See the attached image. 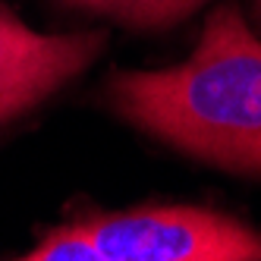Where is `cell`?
Masks as SVG:
<instances>
[{
    "instance_id": "8992f818",
    "label": "cell",
    "mask_w": 261,
    "mask_h": 261,
    "mask_svg": "<svg viewBox=\"0 0 261 261\" xmlns=\"http://www.w3.org/2000/svg\"><path fill=\"white\" fill-rule=\"evenodd\" d=\"M255 16H258V22H261V0H255Z\"/></svg>"
},
{
    "instance_id": "6da1fadb",
    "label": "cell",
    "mask_w": 261,
    "mask_h": 261,
    "mask_svg": "<svg viewBox=\"0 0 261 261\" xmlns=\"http://www.w3.org/2000/svg\"><path fill=\"white\" fill-rule=\"evenodd\" d=\"M107 95L126 123L176 151L261 176V41L233 4L208 16L186 63L114 72Z\"/></svg>"
},
{
    "instance_id": "277c9868",
    "label": "cell",
    "mask_w": 261,
    "mask_h": 261,
    "mask_svg": "<svg viewBox=\"0 0 261 261\" xmlns=\"http://www.w3.org/2000/svg\"><path fill=\"white\" fill-rule=\"evenodd\" d=\"M63 4L110 16L136 29H170L192 16L204 0H63Z\"/></svg>"
},
{
    "instance_id": "5b68a950",
    "label": "cell",
    "mask_w": 261,
    "mask_h": 261,
    "mask_svg": "<svg viewBox=\"0 0 261 261\" xmlns=\"http://www.w3.org/2000/svg\"><path fill=\"white\" fill-rule=\"evenodd\" d=\"M22 258H29V261H101L88 230L82 227V220L54 227L38 246H32Z\"/></svg>"
},
{
    "instance_id": "7a4b0ae2",
    "label": "cell",
    "mask_w": 261,
    "mask_h": 261,
    "mask_svg": "<svg viewBox=\"0 0 261 261\" xmlns=\"http://www.w3.org/2000/svg\"><path fill=\"white\" fill-rule=\"evenodd\" d=\"M82 227L101 261H261V233L211 208H133Z\"/></svg>"
},
{
    "instance_id": "3957f363",
    "label": "cell",
    "mask_w": 261,
    "mask_h": 261,
    "mask_svg": "<svg viewBox=\"0 0 261 261\" xmlns=\"http://www.w3.org/2000/svg\"><path fill=\"white\" fill-rule=\"evenodd\" d=\"M104 32L41 35L0 4V126L57 95L98 60Z\"/></svg>"
}]
</instances>
